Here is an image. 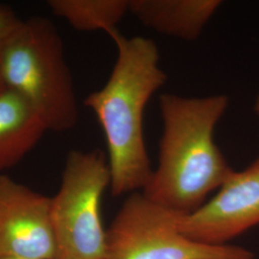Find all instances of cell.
Returning a JSON list of instances; mask_svg holds the SVG:
<instances>
[{
  "label": "cell",
  "mask_w": 259,
  "mask_h": 259,
  "mask_svg": "<svg viewBox=\"0 0 259 259\" xmlns=\"http://www.w3.org/2000/svg\"><path fill=\"white\" fill-rule=\"evenodd\" d=\"M0 259H24V258H16V257H3Z\"/></svg>",
  "instance_id": "14"
},
{
  "label": "cell",
  "mask_w": 259,
  "mask_h": 259,
  "mask_svg": "<svg viewBox=\"0 0 259 259\" xmlns=\"http://www.w3.org/2000/svg\"><path fill=\"white\" fill-rule=\"evenodd\" d=\"M47 131L45 122L23 97L9 89L0 93V172L16 166Z\"/></svg>",
  "instance_id": "9"
},
{
  "label": "cell",
  "mask_w": 259,
  "mask_h": 259,
  "mask_svg": "<svg viewBox=\"0 0 259 259\" xmlns=\"http://www.w3.org/2000/svg\"><path fill=\"white\" fill-rule=\"evenodd\" d=\"M47 5L55 16L84 32L109 33L129 12L128 0H49Z\"/></svg>",
  "instance_id": "10"
},
{
  "label": "cell",
  "mask_w": 259,
  "mask_h": 259,
  "mask_svg": "<svg viewBox=\"0 0 259 259\" xmlns=\"http://www.w3.org/2000/svg\"><path fill=\"white\" fill-rule=\"evenodd\" d=\"M221 5L219 0H130L129 13L158 34L193 41Z\"/></svg>",
  "instance_id": "8"
},
{
  "label": "cell",
  "mask_w": 259,
  "mask_h": 259,
  "mask_svg": "<svg viewBox=\"0 0 259 259\" xmlns=\"http://www.w3.org/2000/svg\"><path fill=\"white\" fill-rule=\"evenodd\" d=\"M64 44L47 18L22 20L0 48V72L7 89L23 97L48 131L74 128L79 111Z\"/></svg>",
  "instance_id": "3"
},
{
  "label": "cell",
  "mask_w": 259,
  "mask_h": 259,
  "mask_svg": "<svg viewBox=\"0 0 259 259\" xmlns=\"http://www.w3.org/2000/svg\"><path fill=\"white\" fill-rule=\"evenodd\" d=\"M258 224L259 157L243 171H233L198 210L177 220L184 235L206 245H226Z\"/></svg>",
  "instance_id": "6"
},
{
  "label": "cell",
  "mask_w": 259,
  "mask_h": 259,
  "mask_svg": "<svg viewBox=\"0 0 259 259\" xmlns=\"http://www.w3.org/2000/svg\"><path fill=\"white\" fill-rule=\"evenodd\" d=\"M6 89H7V88H6V85H5V83H4L3 78H2V75H1V72H0V93H3Z\"/></svg>",
  "instance_id": "13"
},
{
  "label": "cell",
  "mask_w": 259,
  "mask_h": 259,
  "mask_svg": "<svg viewBox=\"0 0 259 259\" xmlns=\"http://www.w3.org/2000/svg\"><path fill=\"white\" fill-rule=\"evenodd\" d=\"M22 20L9 6L0 4V48L19 28Z\"/></svg>",
  "instance_id": "11"
},
{
  "label": "cell",
  "mask_w": 259,
  "mask_h": 259,
  "mask_svg": "<svg viewBox=\"0 0 259 259\" xmlns=\"http://www.w3.org/2000/svg\"><path fill=\"white\" fill-rule=\"evenodd\" d=\"M254 111L256 113V115L258 116L259 118V93L256 96V99H255V103H254Z\"/></svg>",
  "instance_id": "12"
},
{
  "label": "cell",
  "mask_w": 259,
  "mask_h": 259,
  "mask_svg": "<svg viewBox=\"0 0 259 259\" xmlns=\"http://www.w3.org/2000/svg\"><path fill=\"white\" fill-rule=\"evenodd\" d=\"M111 182L108 157L102 150L69 152L61 186L51 198L55 259H106L101 201Z\"/></svg>",
  "instance_id": "4"
},
{
  "label": "cell",
  "mask_w": 259,
  "mask_h": 259,
  "mask_svg": "<svg viewBox=\"0 0 259 259\" xmlns=\"http://www.w3.org/2000/svg\"><path fill=\"white\" fill-rule=\"evenodd\" d=\"M226 95L184 97L163 94V133L157 169L141 193L170 211L188 215L206 203L234 171L213 139L228 109Z\"/></svg>",
  "instance_id": "1"
},
{
  "label": "cell",
  "mask_w": 259,
  "mask_h": 259,
  "mask_svg": "<svg viewBox=\"0 0 259 259\" xmlns=\"http://www.w3.org/2000/svg\"><path fill=\"white\" fill-rule=\"evenodd\" d=\"M55 259L51 198L0 175V258Z\"/></svg>",
  "instance_id": "7"
},
{
  "label": "cell",
  "mask_w": 259,
  "mask_h": 259,
  "mask_svg": "<svg viewBox=\"0 0 259 259\" xmlns=\"http://www.w3.org/2000/svg\"><path fill=\"white\" fill-rule=\"evenodd\" d=\"M179 215L134 192L107 231L106 259H253L241 247L189 239L178 228Z\"/></svg>",
  "instance_id": "5"
},
{
  "label": "cell",
  "mask_w": 259,
  "mask_h": 259,
  "mask_svg": "<svg viewBox=\"0 0 259 259\" xmlns=\"http://www.w3.org/2000/svg\"><path fill=\"white\" fill-rule=\"evenodd\" d=\"M117 48L108 82L91 93L84 105L96 115L108 149L111 193L115 197L141 190L152 176L143 134V114L150 98L166 82L157 45L150 38L107 33Z\"/></svg>",
  "instance_id": "2"
}]
</instances>
